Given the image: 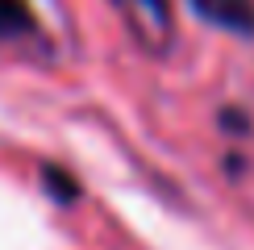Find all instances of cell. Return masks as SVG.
<instances>
[{"label": "cell", "mask_w": 254, "mask_h": 250, "mask_svg": "<svg viewBox=\"0 0 254 250\" xmlns=\"http://www.w3.org/2000/svg\"><path fill=\"white\" fill-rule=\"evenodd\" d=\"M117 13L125 17V25L137 34L146 50H167L175 38V21H171V4L167 0H113Z\"/></svg>", "instance_id": "cell-1"}, {"label": "cell", "mask_w": 254, "mask_h": 250, "mask_svg": "<svg viewBox=\"0 0 254 250\" xmlns=\"http://www.w3.org/2000/svg\"><path fill=\"white\" fill-rule=\"evenodd\" d=\"M0 42H42V25L29 8V0H0Z\"/></svg>", "instance_id": "cell-3"}, {"label": "cell", "mask_w": 254, "mask_h": 250, "mask_svg": "<svg viewBox=\"0 0 254 250\" xmlns=\"http://www.w3.org/2000/svg\"><path fill=\"white\" fill-rule=\"evenodd\" d=\"M192 13L234 38H254V0H188Z\"/></svg>", "instance_id": "cell-2"}, {"label": "cell", "mask_w": 254, "mask_h": 250, "mask_svg": "<svg viewBox=\"0 0 254 250\" xmlns=\"http://www.w3.org/2000/svg\"><path fill=\"white\" fill-rule=\"evenodd\" d=\"M42 184H46V192L50 196H59L63 204H71L79 196V188L67 180V171H59V167H42Z\"/></svg>", "instance_id": "cell-4"}]
</instances>
